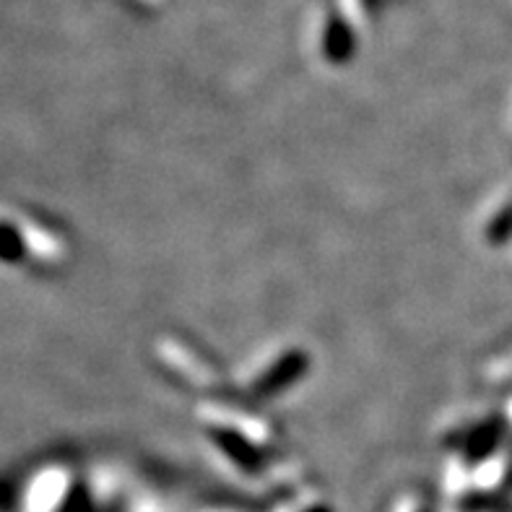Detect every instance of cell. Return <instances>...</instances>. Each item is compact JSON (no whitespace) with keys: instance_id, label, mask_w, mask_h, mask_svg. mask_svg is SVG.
I'll use <instances>...</instances> for the list:
<instances>
[{"instance_id":"obj_1","label":"cell","mask_w":512,"mask_h":512,"mask_svg":"<svg viewBox=\"0 0 512 512\" xmlns=\"http://www.w3.org/2000/svg\"><path fill=\"white\" fill-rule=\"evenodd\" d=\"M24 255H26L24 232H21L13 221L0 219V263L13 266V263L24 260Z\"/></svg>"}]
</instances>
